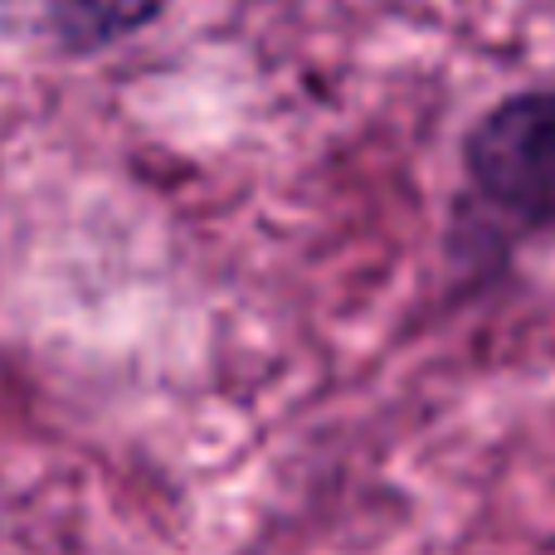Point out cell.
Wrapping results in <instances>:
<instances>
[{
    "label": "cell",
    "mask_w": 555,
    "mask_h": 555,
    "mask_svg": "<svg viewBox=\"0 0 555 555\" xmlns=\"http://www.w3.org/2000/svg\"><path fill=\"white\" fill-rule=\"evenodd\" d=\"M463 166L498 220L555 230V93H517L468 132Z\"/></svg>",
    "instance_id": "1"
},
{
    "label": "cell",
    "mask_w": 555,
    "mask_h": 555,
    "mask_svg": "<svg viewBox=\"0 0 555 555\" xmlns=\"http://www.w3.org/2000/svg\"><path fill=\"white\" fill-rule=\"evenodd\" d=\"M44 25L68 54H98L117 39L146 29L166 10V0H39Z\"/></svg>",
    "instance_id": "2"
}]
</instances>
